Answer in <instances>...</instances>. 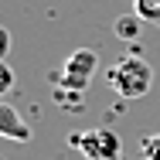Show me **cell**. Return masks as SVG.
I'll use <instances>...</instances> for the list:
<instances>
[{"label":"cell","mask_w":160,"mask_h":160,"mask_svg":"<svg viewBox=\"0 0 160 160\" xmlns=\"http://www.w3.org/2000/svg\"><path fill=\"white\" fill-rule=\"evenodd\" d=\"M140 28H143V21L136 17V14H126V17H119L116 21V38H123V41H136L140 38Z\"/></svg>","instance_id":"5b68a950"},{"label":"cell","mask_w":160,"mask_h":160,"mask_svg":"<svg viewBox=\"0 0 160 160\" xmlns=\"http://www.w3.org/2000/svg\"><path fill=\"white\" fill-rule=\"evenodd\" d=\"M0 136L3 140H14V143H28L31 140V126L21 119V112L0 99Z\"/></svg>","instance_id":"277c9868"},{"label":"cell","mask_w":160,"mask_h":160,"mask_svg":"<svg viewBox=\"0 0 160 160\" xmlns=\"http://www.w3.org/2000/svg\"><path fill=\"white\" fill-rule=\"evenodd\" d=\"M133 14H136L140 21L160 24V0H133Z\"/></svg>","instance_id":"8992f818"},{"label":"cell","mask_w":160,"mask_h":160,"mask_svg":"<svg viewBox=\"0 0 160 160\" xmlns=\"http://www.w3.org/2000/svg\"><path fill=\"white\" fill-rule=\"evenodd\" d=\"M0 160H3V157H0Z\"/></svg>","instance_id":"8fae6325"},{"label":"cell","mask_w":160,"mask_h":160,"mask_svg":"<svg viewBox=\"0 0 160 160\" xmlns=\"http://www.w3.org/2000/svg\"><path fill=\"white\" fill-rule=\"evenodd\" d=\"M106 78H109V89L119 92L123 99H143L153 85V68H150V62H143L136 55H126L109 68Z\"/></svg>","instance_id":"6da1fadb"},{"label":"cell","mask_w":160,"mask_h":160,"mask_svg":"<svg viewBox=\"0 0 160 160\" xmlns=\"http://www.w3.org/2000/svg\"><path fill=\"white\" fill-rule=\"evenodd\" d=\"M7 55H10V31L0 24V62H7Z\"/></svg>","instance_id":"30bf717a"},{"label":"cell","mask_w":160,"mask_h":160,"mask_svg":"<svg viewBox=\"0 0 160 160\" xmlns=\"http://www.w3.org/2000/svg\"><path fill=\"white\" fill-rule=\"evenodd\" d=\"M68 143L85 160H119L123 157V140H119V133H112V129H106V126L72 133Z\"/></svg>","instance_id":"7a4b0ae2"},{"label":"cell","mask_w":160,"mask_h":160,"mask_svg":"<svg viewBox=\"0 0 160 160\" xmlns=\"http://www.w3.org/2000/svg\"><path fill=\"white\" fill-rule=\"evenodd\" d=\"M55 102L68 106V109H82V92H68V89H55Z\"/></svg>","instance_id":"ba28073f"},{"label":"cell","mask_w":160,"mask_h":160,"mask_svg":"<svg viewBox=\"0 0 160 160\" xmlns=\"http://www.w3.org/2000/svg\"><path fill=\"white\" fill-rule=\"evenodd\" d=\"M140 153H143V160H160V133L140 140Z\"/></svg>","instance_id":"52a82bcc"},{"label":"cell","mask_w":160,"mask_h":160,"mask_svg":"<svg viewBox=\"0 0 160 160\" xmlns=\"http://www.w3.org/2000/svg\"><path fill=\"white\" fill-rule=\"evenodd\" d=\"M99 68V55L92 48H78L72 51L62 65V75H58V89H68V92H85L92 75Z\"/></svg>","instance_id":"3957f363"},{"label":"cell","mask_w":160,"mask_h":160,"mask_svg":"<svg viewBox=\"0 0 160 160\" xmlns=\"http://www.w3.org/2000/svg\"><path fill=\"white\" fill-rule=\"evenodd\" d=\"M14 89V68H10V62H0V96H7Z\"/></svg>","instance_id":"9c48e42d"}]
</instances>
